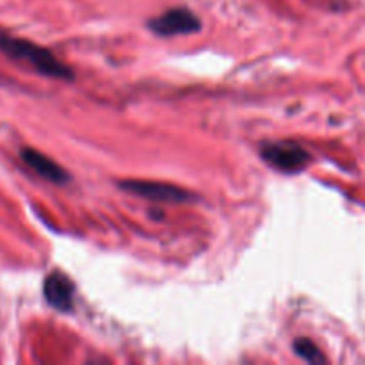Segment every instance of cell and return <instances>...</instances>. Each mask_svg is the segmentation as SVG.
I'll return each mask as SVG.
<instances>
[{
	"instance_id": "cell-1",
	"label": "cell",
	"mask_w": 365,
	"mask_h": 365,
	"mask_svg": "<svg viewBox=\"0 0 365 365\" xmlns=\"http://www.w3.org/2000/svg\"><path fill=\"white\" fill-rule=\"evenodd\" d=\"M0 53L16 61V63L25 64L32 71L45 75V77L61 78V81H71L73 78L71 68L61 63L50 50L43 48V46L36 45L29 39H21L18 36L9 34L2 29H0Z\"/></svg>"
},
{
	"instance_id": "cell-4",
	"label": "cell",
	"mask_w": 365,
	"mask_h": 365,
	"mask_svg": "<svg viewBox=\"0 0 365 365\" xmlns=\"http://www.w3.org/2000/svg\"><path fill=\"white\" fill-rule=\"evenodd\" d=\"M148 29L163 38H171V36H184L192 34V32L202 29V21L192 11L187 7H175V9L166 11L160 16L153 18L148 21Z\"/></svg>"
},
{
	"instance_id": "cell-2",
	"label": "cell",
	"mask_w": 365,
	"mask_h": 365,
	"mask_svg": "<svg viewBox=\"0 0 365 365\" xmlns=\"http://www.w3.org/2000/svg\"><path fill=\"white\" fill-rule=\"evenodd\" d=\"M260 155L271 168L282 173H298L310 163V153L292 141L266 143L260 148Z\"/></svg>"
},
{
	"instance_id": "cell-6",
	"label": "cell",
	"mask_w": 365,
	"mask_h": 365,
	"mask_svg": "<svg viewBox=\"0 0 365 365\" xmlns=\"http://www.w3.org/2000/svg\"><path fill=\"white\" fill-rule=\"evenodd\" d=\"M20 157L21 160H24V163L34 171V173H38L39 177L52 182V184L64 185L70 182V175H68V171H64L56 160H52L48 155L39 152V150L24 148L20 152Z\"/></svg>"
},
{
	"instance_id": "cell-5",
	"label": "cell",
	"mask_w": 365,
	"mask_h": 365,
	"mask_svg": "<svg viewBox=\"0 0 365 365\" xmlns=\"http://www.w3.org/2000/svg\"><path fill=\"white\" fill-rule=\"evenodd\" d=\"M43 292H45V299L48 302V305L59 312H71L73 310L75 285L61 271H53L45 278Z\"/></svg>"
},
{
	"instance_id": "cell-3",
	"label": "cell",
	"mask_w": 365,
	"mask_h": 365,
	"mask_svg": "<svg viewBox=\"0 0 365 365\" xmlns=\"http://www.w3.org/2000/svg\"><path fill=\"white\" fill-rule=\"evenodd\" d=\"M120 187L123 191L130 192L134 196L153 200V202H168V203H187L195 202V192L185 191L173 184H163V182H146V180H125L120 182Z\"/></svg>"
},
{
	"instance_id": "cell-7",
	"label": "cell",
	"mask_w": 365,
	"mask_h": 365,
	"mask_svg": "<svg viewBox=\"0 0 365 365\" xmlns=\"http://www.w3.org/2000/svg\"><path fill=\"white\" fill-rule=\"evenodd\" d=\"M292 348H294L296 355L302 356L305 362L324 364L323 353H321L319 348H317L312 341H309V339H296L294 344H292Z\"/></svg>"
}]
</instances>
